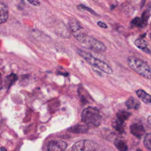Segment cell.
Segmentation results:
<instances>
[{
  "label": "cell",
  "mask_w": 151,
  "mask_h": 151,
  "mask_svg": "<svg viewBox=\"0 0 151 151\" xmlns=\"http://www.w3.org/2000/svg\"><path fill=\"white\" fill-rule=\"evenodd\" d=\"M127 63L129 66L138 74L144 78L150 79L151 70L146 63L134 57H129Z\"/></svg>",
  "instance_id": "1"
},
{
  "label": "cell",
  "mask_w": 151,
  "mask_h": 151,
  "mask_svg": "<svg viewBox=\"0 0 151 151\" xmlns=\"http://www.w3.org/2000/svg\"><path fill=\"white\" fill-rule=\"evenodd\" d=\"M77 53L91 65L97 68L98 69L107 74H111L113 73V70L109 65H107L106 63L101 61V60L96 58L90 53L81 49H78L77 50Z\"/></svg>",
  "instance_id": "2"
},
{
  "label": "cell",
  "mask_w": 151,
  "mask_h": 151,
  "mask_svg": "<svg viewBox=\"0 0 151 151\" xmlns=\"http://www.w3.org/2000/svg\"><path fill=\"white\" fill-rule=\"evenodd\" d=\"M81 120L87 124L98 126L100 124L101 116L97 109L88 107L83 110L81 114Z\"/></svg>",
  "instance_id": "3"
},
{
  "label": "cell",
  "mask_w": 151,
  "mask_h": 151,
  "mask_svg": "<svg viewBox=\"0 0 151 151\" xmlns=\"http://www.w3.org/2000/svg\"><path fill=\"white\" fill-rule=\"evenodd\" d=\"M69 27L73 36L78 41L83 44L88 37V33L86 29L81 26L77 21L70 22Z\"/></svg>",
  "instance_id": "4"
},
{
  "label": "cell",
  "mask_w": 151,
  "mask_h": 151,
  "mask_svg": "<svg viewBox=\"0 0 151 151\" xmlns=\"http://www.w3.org/2000/svg\"><path fill=\"white\" fill-rule=\"evenodd\" d=\"M99 147L98 145L91 140H83L76 143L72 147V151H96Z\"/></svg>",
  "instance_id": "5"
},
{
  "label": "cell",
  "mask_w": 151,
  "mask_h": 151,
  "mask_svg": "<svg viewBox=\"0 0 151 151\" xmlns=\"http://www.w3.org/2000/svg\"><path fill=\"white\" fill-rule=\"evenodd\" d=\"M83 44L86 48L97 52H104L106 50V47L103 42L92 37L88 36Z\"/></svg>",
  "instance_id": "6"
},
{
  "label": "cell",
  "mask_w": 151,
  "mask_h": 151,
  "mask_svg": "<svg viewBox=\"0 0 151 151\" xmlns=\"http://www.w3.org/2000/svg\"><path fill=\"white\" fill-rule=\"evenodd\" d=\"M67 146V144L63 140L51 141L48 143L47 149L48 151H64Z\"/></svg>",
  "instance_id": "7"
},
{
  "label": "cell",
  "mask_w": 151,
  "mask_h": 151,
  "mask_svg": "<svg viewBox=\"0 0 151 151\" xmlns=\"http://www.w3.org/2000/svg\"><path fill=\"white\" fill-rule=\"evenodd\" d=\"M130 129L131 133L138 138H140L145 132L143 126L139 123L133 124L130 126Z\"/></svg>",
  "instance_id": "8"
},
{
  "label": "cell",
  "mask_w": 151,
  "mask_h": 151,
  "mask_svg": "<svg viewBox=\"0 0 151 151\" xmlns=\"http://www.w3.org/2000/svg\"><path fill=\"white\" fill-rule=\"evenodd\" d=\"M134 45L143 52L149 54H150V50L148 47V44L142 38L136 40L134 41Z\"/></svg>",
  "instance_id": "9"
},
{
  "label": "cell",
  "mask_w": 151,
  "mask_h": 151,
  "mask_svg": "<svg viewBox=\"0 0 151 151\" xmlns=\"http://www.w3.org/2000/svg\"><path fill=\"white\" fill-rule=\"evenodd\" d=\"M8 18V8L5 4L0 2V24L5 22Z\"/></svg>",
  "instance_id": "10"
},
{
  "label": "cell",
  "mask_w": 151,
  "mask_h": 151,
  "mask_svg": "<svg viewBox=\"0 0 151 151\" xmlns=\"http://www.w3.org/2000/svg\"><path fill=\"white\" fill-rule=\"evenodd\" d=\"M136 94L138 96V97L141 99L145 103L149 104L151 102V99L150 96L147 94L146 92H145L144 90L139 89L136 91Z\"/></svg>",
  "instance_id": "11"
},
{
  "label": "cell",
  "mask_w": 151,
  "mask_h": 151,
  "mask_svg": "<svg viewBox=\"0 0 151 151\" xmlns=\"http://www.w3.org/2000/svg\"><path fill=\"white\" fill-rule=\"evenodd\" d=\"M126 106L128 109H138L140 106V102L134 97H131L126 101Z\"/></svg>",
  "instance_id": "12"
},
{
  "label": "cell",
  "mask_w": 151,
  "mask_h": 151,
  "mask_svg": "<svg viewBox=\"0 0 151 151\" xmlns=\"http://www.w3.org/2000/svg\"><path fill=\"white\" fill-rule=\"evenodd\" d=\"M131 116V113L126 111H120L117 113V117L119 121L124 123L125 120L129 119V117Z\"/></svg>",
  "instance_id": "13"
},
{
  "label": "cell",
  "mask_w": 151,
  "mask_h": 151,
  "mask_svg": "<svg viewBox=\"0 0 151 151\" xmlns=\"http://www.w3.org/2000/svg\"><path fill=\"white\" fill-rule=\"evenodd\" d=\"M114 144L116 147L120 151H126L127 149V146L126 143L121 140L116 139L114 142Z\"/></svg>",
  "instance_id": "14"
},
{
  "label": "cell",
  "mask_w": 151,
  "mask_h": 151,
  "mask_svg": "<svg viewBox=\"0 0 151 151\" xmlns=\"http://www.w3.org/2000/svg\"><path fill=\"white\" fill-rule=\"evenodd\" d=\"M69 130L74 133H86L88 131V128L85 126L77 125L74 127H71Z\"/></svg>",
  "instance_id": "15"
},
{
  "label": "cell",
  "mask_w": 151,
  "mask_h": 151,
  "mask_svg": "<svg viewBox=\"0 0 151 151\" xmlns=\"http://www.w3.org/2000/svg\"><path fill=\"white\" fill-rule=\"evenodd\" d=\"M17 80V76L14 74H11L9 76H7L5 79V86L6 87H9L13 83L15 82V81Z\"/></svg>",
  "instance_id": "16"
},
{
  "label": "cell",
  "mask_w": 151,
  "mask_h": 151,
  "mask_svg": "<svg viewBox=\"0 0 151 151\" xmlns=\"http://www.w3.org/2000/svg\"><path fill=\"white\" fill-rule=\"evenodd\" d=\"M131 24L134 27H142L143 25H146V21L142 19V18L136 17L132 21Z\"/></svg>",
  "instance_id": "17"
},
{
  "label": "cell",
  "mask_w": 151,
  "mask_h": 151,
  "mask_svg": "<svg viewBox=\"0 0 151 151\" xmlns=\"http://www.w3.org/2000/svg\"><path fill=\"white\" fill-rule=\"evenodd\" d=\"M113 126L114 128L117 131L120 133H122L124 132V126H123V123L119 121L118 120H116L114 122Z\"/></svg>",
  "instance_id": "18"
},
{
  "label": "cell",
  "mask_w": 151,
  "mask_h": 151,
  "mask_svg": "<svg viewBox=\"0 0 151 151\" xmlns=\"http://www.w3.org/2000/svg\"><path fill=\"white\" fill-rule=\"evenodd\" d=\"M143 143L145 146H146V148H147L149 150H151V134L147 133L144 139Z\"/></svg>",
  "instance_id": "19"
},
{
  "label": "cell",
  "mask_w": 151,
  "mask_h": 151,
  "mask_svg": "<svg viewBox=\"0 0 151 151\" xmlns=\"http://www.w3.org/2000/svg\"><path fill=\"white\" fill-rule=\"evenodd\" d=\"M78 8L79 9H84V10L88 11V12H90V13H91V14H96L95 12H94L93 10H92L91 8H90L86 6H84V5L80 4V5H79L78 6Z\"/></svg>",
  "instance_id": "20"
},
{
  "label": "cell",
  "mask_w": 151,
  "mask_h": 151,
  "mask_svg": "<svg viewBox=\"0 0 151 151\" xmlns=\"http://www.w3.org/2000/svg\"><path fill=\"white\" fill-rule=\"evenodd\" d=\"M27 1L32 5L35 6H38L40 5V2L39 0H27Z\"/></svg>",
  "instance_id": "21"
},
{
  "label": "cell",
  "mask_w": 151,
  "mask_h": 151,
  "mask_svg": "<svg viewBox=\"0 0 151 151\" xmlns=\"http://www.w3.org/2000/svg\"><path fill=\"white\" fill-rule=\"evenodd\" d=\"M97 25H98L99 27H101V28H107V24H105V23H104V22H102V21H97Z\"/></svg>",
  "instance_id": "22"
},
{
  "label": "cell",
  "mask_w": 151,
  "mask_h": 151,
  "mask_svg": "<svg viewBox=\"0 0 151 151\" xmlns=\"http://www.w3.org/2000/svg\"><path fill=\"white\" fill-rule=\"evenodd\" d=\"M0 151H7V150L4 147H0Z\"/></svg>",
  "instance_id": "23"
},
{
  "label": "cell",
  "mask_w": 151,
  "mask_h": 151,
  "mask_svg": "<svg viewBox=\"0 0 151 151\" xmlns=\"http://www.w3.org/2000/svg\"><path fill=\"white\" fill-rule=\"evenodd\" d=\"M150 119H151V118H150V116H149V117H148V119H147V120H148V122H149V124H150V123H151Z\"/></svg>",
  "instance_id": "24"
},
{
  "label": "cell",
  "mask_w": 151,
  "mask_h": 151,
  "mask_svg": "<svg viewBox=\"0 0 151 151\" xmlns=\"http://www.w3.org/2000/svg\"><path fill=\"white\" fill-rule=\"evenodd\" d=\"M2 83V77H1V73H0V85Z\"/></svg>",
  "instance_id": "25"
},
{
  "label": "cell",
  "mask_w": 151,
  "mask_h": 151,
  "mask_svg": "<svg viewBox=\"0 0 151 151\" xmlns=\"http://www.w3.org/2000/svg\"><path fill=\"white\" fill-rule=\"evenodd\" d=\"M137 151H142V150H140V149H137Z\"/></svg>",
  "instance_id": "26"
},
{
  "label": "cell",
  "mask_w": 151,
  "mask_h": 151,
  "mask_svg": "<svg viewBox=\"0 0 151 151\" xmlns=\"http://www.w3.org/2000/svg\"><path fill=\"white\" fill-rule=\"evenodd\" d=\"M66 151H71V150H66Z\"/></svg>",
  "instance_id": "27"
}]
</instances>
